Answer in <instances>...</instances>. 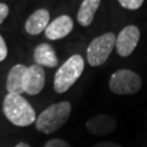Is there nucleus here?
<instances>
[{
	"label": "nucleus",
	"instance_id": "obj_12",
	"mask_svg": "<svg viewBox=\"0 0 147 147\" xmlns=\"http://www.w3.org/2000/svg\"><path fill=\"white\" fill-rule=\"evenodd\" d=\"M27 67L24 64H16L12 67L9 71L8 78H7V90L9 94H18L22 95L24 93L23 88V78L26 72Z\"/></svg>",
	"mask_w": 147,
	"mask_h": 147
},
{
	"label": "nucleus",
	"instance_id": "obj_9",
	"mask_svg": "<svg viewBox=\"0 0 147 147\" xmlns=\"http://www.w3.org/2000/svg\"><path fill=\"white\" fill-rule=\"evenodd\" d=\"M117 127L115 118L108 115H98L86 122L87 131L93 135H107L113 132Z\"/></svg>",
	"mask_w": 147,
	"mask_h": 147
},
{
	"label": "nucleus",
	"instance_id": "obj_10",
	"mask_svg": "<svg viewBox=\"0 0 147 147\" xmlns=\"http://www.w3.org/2000/svg\"><path fill=\"white\" fill-rule=\"evenodd\" d=\"M49 20V11L46 9H38L27 18L25 22V31L30 35H38L47 28Z\"/></svg>",
	"mask_w": 147,
	"mask_h": 147
},
{
	"label": "nucleus",
	"instance_id": "obj_17",
	"mask_svg": "<svg viewBox=\"0 0 147 147\" xmlns=\"http://www.w3.org/2000/svg\"><path fill=\"white\" fill-rule=\"evenodd\" d=\"M9 14V7L3 2H0V24L7 19Z\"/></svg>",
	"mask_w": 147,
	"mask_h": 147
},
{
	"label": "nucleus",
	"instance_id": "obj_16",
	"mask_svg": "<svg viewBox=\"0 0 147 147\" xmlns=\"http://www.w3.org/2000/svg\"><path fill=\"white\" fill-rule=\"evenodd\" d=\"M8 56V47L3 37L0 35V62L3 61Z\"/></svg>",
	"mask_w": 147,
	"mask_h": 147
},
{
	"label": "nucleus",
	"instance_id": "obj_5",
	"mask_svg": "<svg viewBox=\"0 0 147 147\" xmlns=\"http://www.w3.org/2000/svg\"><path fill=\"white\" fill-rule=\"evenodd\" d=\"M142 87V79L129 69H120L113 72L109 80V88L117 95L136 94Z\"/></svg>",
	"mask_w": 147,
	"mask_h": 147
},
{
	"label": "nucleus",
	"instance_id": "obj_4",
	"mask_svg": "<svg viewBox=\"0 0 147 147\" xmlns=\"http://www.w3.org/2000/svg\"><path fill=\"white\" fill-rule=\"evenodd\" d=\"M116 35L111 32L94 38L87 47V61L92 67H99L107 61L116 46Z\"/></svg>",
	"mask_w": 147,
	"mask_h": 147
},
{
	"label": "nucleus",
	"instance_id": "obj_7",
	"mask_svg": "<svg viewBox=\"0 0 147 147\" xmlns=\"http://www.w3.org/2000/svg\"><path fill=\"white\" fill-rule=\"evenodd\" d=\"M45 81H46V75L42 67L38 64H33L27 67L26 72L23 78L24 93L32 96L39 94L45 86Z\"/></svg>",
	"mask_w": 147,
	"mask_h": 147
},
{
	"label": "nucleus",
	"instance_id": "obj_18",
	"mask_svg": "<svg viewBox=\"0 0 147 147\" xmlns=\"http://www.w3.org/2000/svg\"><path fill=\"white\" fill-rule=\"evenodd\" d=\"M92 147H122L120 144L113 142H99Z\"/></svg>",
	"mask_w": 147,
	"mask_h": 147
},
{
	"label": "nucleus",
	"instance_id": "obj_15",
	"mask_svg": "<svg viewBox=\"0 0 147 147\" xmlns=\"http://www.w3.org/2000/svg\"><path fill=\"white\" fill-rule=\"evenodd\" d=\"M44 147H72L68 142L63 141L61 138H53L48 141Z\"/></svg>",
	"mask_w": 147,
	"mask_h": 147
},
{
	"label": "nucleus",
	"instance_id": "obj_3",
	"mask_svg": "<svg viewBox=\"0 0 147 147\" xmlns=\"http://www.w3.org/2000/svg\"><path fill=\"white\" fill-rule=\"evenodd\" d=\"M84 59L80 55H73L63 63L55 74L53 89L56 93L62 94L72 87L81 78L84 71Z\"/></svg>",
	"mask_w": 147,
	"mask_h": 147
},
{
	"label": "nucleus",
	"instance_id": "obj_13",
	"mask_svg": "<svg viewBox=\"0 0 147 147\" xmlns=\"http://www.w3.org/2000/svg\"><path fill=\"white\" fill-rule=\"evenodd\" d=\"M100 5V0H83L78 12V22L81 26H89L95 18V13Z\"/></svg>",
	"mask_w": 147,
	"mask_h": 147
},
{
	"label": "nucleus",
	"instance_id": "obj_6",
	"mask_svg": "<svg viewBox=\"0 0 147 147\" xmlns=\"http://www.w3.org/2000/svg\"><path fill=\"white\" fill-rule=\"evenodd\" d=\"M141 32L135 25H127L119 33L116 39L117 53L121 57H129L136 48Z\"/></svg>",
	"mask_w": 147,
	"mask_h": 147
},
{
	"label": "nucleus",
	"instance_id": "obj_1",
	"mask_svg": "<svg viewBox=\"0 0 147 147\" xmlns=\"http://www.w3.org/2000/svg\"><path fill=\"white\" fill-rule=\"evenodd\" d=\"M2 110L5 118L16 126H28L36 121L34 108L22 95H7L3 99Z\"/></svg>",
	"mask_w": 147,
	"mask_h": 147
},
{
	"label": "nucleus",
	"instance_id": "obj_14",
	"mask_svg": "<svg viewBox=\"0 0 147 147\" xmlns=\"http://www.w3.org/2000/svg\"><path fill=\"white\" fill-rule=\"evenodd\" d=\"M122 8L127 10H137L144 3V0H118Z\"/></svg>",
	"mask_w": 147,
	"mask_h": 147
},
{
	"label": "nucleus",
	"instance_id": "obj_11",
	"mask_svg": "<svg viewBox=\"0 0 147 147\" xmlns=\"http://www.w3.org/2000/svg\"><path fill=\"white\" fill-rule=\"evenodd\" d=\"M34 60L36 64L46 68H55L58 65V58L51 45L42 42L34 50Z\"/></svg>",
	"mask_w": 147,
	"mask_h": 147
},
{
	"label": "nucleus",
	"instance_id": "obj_2",
	"mask_svg": "<svg viewBox=\"0 0 147 147\" xmlns=\"http://www.w3.org/2000/svg\"><path fill=\"white\" fill-rule=\"evenodd\" d=\"M72 112V107L69 101H60L46 108L35 121L37 131L44 134H51L61 129Z\"/></svg>",
	"mask_w": 147,
	"mask_h": 147
},
{
	"label": "nucleus",
	"instance_id": "obj_8",
	"mask_svg": "<svg viewBox=\"0 0 147 147\" xmlns=\"http://www.w3.org/2000/svg\"><path fill=\"white\" fill-rule=\"evenodd\" d=\"M74 23L69 16H60L56 18L53 22L48 24L47 28L45 30V35L50 40H58L63 37L68 36L72 32Z\"/></svg>",
	"mask_w": 147,
	"mask_h": 147
},
{
	"label": "nucleus",
	"instance_id": "obj_19",
	"mask_svg": "<svg viewBox=\"0 0 147 147\" xmlns=\"http://www.w3.org/2000/svg\"><path fill=\"white\" fill-rule=\"evenodd\" d=\"M14 147H31V146H30L28 144H26V143L22 142V143H19V144H16Z\"/></svg>",
	"mask_w": 147,
	"mask_h": 147
}]
</instances>
